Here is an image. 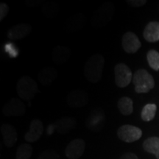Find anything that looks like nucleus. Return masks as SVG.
<instances>
[{
	"label": "nucleus",
	"instance_id": "20e7f679",
	"mask_svg": "<svg viewBox=\"0 0 159 159\" xmlns=\"http://www.w3.org/2000/svg\"><path fill=\"white\" fill-rule=\"evenodd\" d=\"M133 83L136 93H148L155 86L153 77L145 69H139L134 74Z\"/></svg>",
	"mask_w": 159,
	"mask_h": 159
},
{
	"label": "nucleus",
	"instance_id": "7ed1b4c3",
	"mask_svg": "<svg viewBox=\"0 0 159 159\" xmlns=\"http://www.w3.org/2000/svg\"><path fill=\"white\" fill-rule=\"evenodd\" d=\"M16 91L21 99L25 101H30L39 92L36 82L29 76H23L19 80Z\"/></svg>",
	"mask_w": 159,
	"mask_h": 159
},
{
	"label": "nucleus",
	"instance_id": "0eeeda50",
	"mask_svg": "<svg viewBox=\"0 0 159 159\" xmlns=\"http://www.w3.org/2000/svg\"><path fill=\"white\" fill-rule=\"evenodd\" d=\"M27 106L21 99L13 97L4 105L2 113L6 116H21L25 114Z\"/></svg>",
	"mask_w": 159,
	"mask_h": 159
},
{
	"label": "nucleus",
	"instance_id": "423d86ee",
	"mask_svg": "<svg viewBox=\"0 0 159 159\" xmlns=\"http://www.w3.org/2000/svg\"><path fill=\"white\" fill-rule=\"evenodd\" d=\"M133 73L125 63H117L114 68L115 83L119 88H125L133 80Z\"/></svg>",
	"mask_w": 159,
	"mask_h": 159
},
{
	"label": "nucleus",
	"instance_id": "4be33fe9",
	"mask_svg": "<svg viewBox=\"0 0 159 159\" xmlns=\"http://www.w3.org/2000/svg\"><path fill=\"white\" fill-rule=\"evenodd\" d=\"M156 110L157 106L156 104H152V103L147 104L143 108L142 114H141L142 120L145 121V122H150V121L152 120L156 116Z\"/></svg>",
	"mask_w": 159,
	"mask_h": 159
},
{
	"label": "nucleus",
	"instance_id": "aec40b11",
	"mask_svg": "<svg viewBox=\"0 0 159 159\" xmlns=\"http://www.w3.org/2000/svg\"><path fill=\"white\" fill-rule=\"evenodd\" d=\"M118 109L119 112L124 116H129L134 111V102L130 97H121L118 101Z\"/></svg>",
	"mask_w": 159,
	"mask_h": 159
},
{
	"label": "nucleus",
	"instance_id": "1a4fd4ad",
	"mask_svg": "<svg viewBox=\"0 0 159 159\" xmlns=\"http://www.w3.org/2000/svg\"><path fill=\"white\" fill-rule=\"evenodd\" d=\"M89 102L86 91L80 89L71 91L66 97V102L71 108H79L85 106Z\"/></svg>",
	"mask_w": 159,
	"mask_h": 159
},
{
	"label": "nucleus",
	"instance_id": "2eb2a0df",
	"mask_svg": "<svg viewBox=\"0 0 159 159\" xmlns=\"http://www.w3.org/2000/svg\"><path fill=\"white\" fill-rule=\"evenodd\" d=\"M1 133L3 136L4 143L7 148H12L17 141L16 130L9 124H3L1 126Z\"/></svg>",
	"mask_w": 159,
	"mask_h": 159
},
{
	"label": "nucleus",
	"instance_id": "a878e982",
	"mask_svg": "<svg viewBox=\"0 0 159 159\" xmlns=\"http://www.w3.org/2000/svg\"><path fill=\"white\" fill-rule=\"evenodd\" d=\"M37 159H60V156L54 150H45Z\"/></svg>",
	"mask_w": 159,
	"mask_h": 159
},
{
	"label": "nucleus",
	"instance_id": "6ab92c4d",
	"mask_svg": "<svg viewBox=\"0 0 159 159\" xmlns=\"http://www.w3.org/2000/svg\"><path fill=\"white\" fill-rule=\"evenodd\" d=\"M143 148L146 152L154 154L157 159H159V138L150 137L143 143Z\"/></svg>",
	"mask_w": 159,
	"mask_h": 159
},
{
	"label": "nucleus",
	"instance_id": "f3484780",
	"mask_svg": "<svg viewBox=\"0 0 159 159\" xmlns=\"http://www.w3.org/2000/svg\"><path fill=\"white\" fill-rule=\"evenodd\" d=\"M57 71L53 67H46L41 69L38 75L39 81L44 86H49L56 79Z\"/></svg>",
	"mask_w": 159,
	"mask_h": 159
},
{
	"label": "nucleus",
	"instance_id": "bb28decb",
	"mask_svg": "<svg viewBox=\"0 0 159 159\" xmlns=\"http://www.w3.org/2000/svg\"><path fill=\"white\" fill-rule=\"evenodd\" d=\"M9 12V7L7 4L2 2L0 4V21L5 19Z\"/></svg>",
	"mask_w": 159,
	"mask_h": 159
},
{
	"label": "nucleus",
	"instance_id": "f03ea898",
	"mask_svg": "<svg viewBox=\"0 0 159 159\" xmlns=\"http://www.w3.org/2000/svg\"><path fill=\"white\" fill-rule=\"evenodd\" d=\"M115 11L114 4L106 2L100 5L93 13L91 25L94 28L100 29L106 26L112 20Z\"/></svg>",
	"mask_w": 159,
	"mask_h": 159
},
{
	"label": "nucleus",
	"instance_id": "5701e85b",
	"mask_svg": "<svg viewBox=\"0 0 159 159\" xmlns=\"http://www.w3.org/2000/svg\"><path fill=\"white\" fill-rule=\"evenodd\" d=\"M147 59L150 66L155 71H159V52L151 49L147 54Z\"/></svg>",
	"mask_w": 159,
	"mask_h": 159
},
{
	"label": "nucleus",
	"instance_id": "6e6552de",
	"mask_svg": "<svg viewBox=\"0 0 159 159\" xmlns=\"http://www.w3.org/2000/svg\"><path fill=\"white\" fill-rule=\"evenodd\" d=\"M117 136L123 142L131 143L139 140L142 137V131L134 125H125L118 129Z\"/></svg>",
	"mask_w": 159,
	"mask_h": 159
},
{
	"label": "nucleus",
	"instance_id": "dca6fc26",
	"mask_svg": "<svg viewBox=\"0 0 159 159\" xmlns=\"http://www.w3.org/2000/svg\"><path fill=\"white\" fill-rule=\"evenodd\" d=\"M55 130L60 134H66L71 131L76 125V120L74 117L65 116L57 119L54 123Z\"/></svg>",
	"mask_w": 159,
	"mask_h": 159
},
{
	"label": "nucleus",
	"instance_id": "39448f33",
	"mask_svg": "<svg viewBox=\"0 0 159 159\" xmlns=\"http://www.w3.org/2000/svg\"><path fill=\"white\" fill-rule=\"evenodd\" d=\"M106 117L104 110L101 108L93 109L89 114L88 118L85 120L86 128L94 132H99L104 128Z\"/></svg>",
	"mask_w": 159,
	"mask_h": 159
},
{
	"label": "nucleus",
	"instance_id": "4468645a",
	"mask_svg": "<svg viewBox=\"0 0 159 159\" xmlns=\"http://www.w3.org/2000/svg\"><path fill=\"white\" fill-rule=\"evenodd\" d=\"M71 55L69 47L63 45H57L52 51V57L53 61L57 64H63L66 63Z\"/></svg>",
	"mask_w": 159,
	"mask_h": 159
},
{
	"label": "nucleus",
	"instance_id": "7c9ffc66",
	"mask_svg": "<svg viewBox=\"0 0 159 159\" xmlns=\"http://www.w3.org/2000/svg\"><path fill=\"white\" fill-rule=\"evenodd\" d=\"M55 127L54 124H52L50 125H49L48 128H47V134L48 135H52L53 133L55 132Z\"/></svg>",
	"mask_w": 159,
	"mask_h": 159
},
{
	"label": "nucleus",
	"instance_id": "c85d7f7f",
	"mask_svg": "<svg viewBox=\"0 0 159 159\" xmlns=\"http://www.w3.org/2000/svg\"><path fill=\"white\" fill-rule=\"evenodd\" d=\"M146 2H147L145 0H128V1H127V3L129 5L135 7H142V6L144 5Z\"/></svg>",
	"mask_w": 159,
	"mask_h": 159
},
{
	"label": "nucleus",
	"instance_id": "f257e3e1",
	"mask_svg": "<svg viewBox=\"0 0 159 159\" xmlns=\"http://www.w3.org/2000/svg\"><path fill=\"white\" fill-rule=\"evenodd\" d=\"M105 59L100 54H94L89 57L84 68V75L89 82L97 83L102 76Z\"/></svg>",
	"mask_w": 159,
	"mask_h": 159
},
{
	"label": "nucleus",
	"instance_id": "ddd939ff",
	"mask_svg": "<svg viewBox=\"0 0 159 159\" xmlns=\"http://www.w3.org/2000/svg\"><path fill=\"white\" fill-rule=\"evenodd\" d=\"M32 31V27L29 24L21 23L13 26L7 32V37L12 40H19L27 36Z\"/></svg>",
	"mask_w": 159,
	"mask_h": 159
},
{
	"label": "nucleus",
	"instance_id": "412c9836",
	"mask_svg": "<svg viewBox=\"0 0 159 159\" xmlns=\"http://www.w3.org/2000/svg\"><path fill=\"white\" fill-rule=\"evenodd\" d=\"M33 154V147L27 143H23L18 147L16 159H30Z\"/></svg>",
	"mask_w": 159,
	"mask_h": 159
},
{
	"label": "nucleus",
	"instance_id": "a211bd4d",
	"mask_svg": "<svg viewBox=\"0 0 159 159\" xmlns=\"http://www.w3.org/2000/svg\"><path fill=\"white\" fill-rule=\"evenodd\" d=\"M143 36L148 42H156L159 41V22L151 21L145 27Z\"/></svg>",
	"mask_w": 159,
	"mask_h": 159
},
{
	"label": "nucleus",
	"instance_id": "f8f14e48",
	"mask_svg": "<svg viewBox=\"0 0 159 159\" xmlns=\"http://www.w3.org/2000/svg\"><path fill=\"white\" fill-rule=\"evenodd\" d=\"M43 133V125L40 119H34L30 125L29 130L25 135V139L29 143L35 142Z\"/></svg>",
	"mask_w": 159,
	"mask_h": 159
},
{
	"label": "nucleus",
	"instance_id": "9b49d317",
	"mask_svg": "<svg viewBox=\"0 0 159 159\" xmlns=\"http://www.w3.org/2000/svg\"><path fill=\"white\" fill-rule=\"evenodd\" d=\"M122 45L124 50L129 54H134L142 46L139 38L132 32H127L122 36Z\"/></svg>",
	"mask_w": 159,
	"mask_h": 159
},
{
	"label": "nucleus",
	"instance_id": "9d476101",
	"mask_svg": "<svg viewBox=\"0 0 159 159\" xmlns=\"http://www.w3.org/2000/svg\"><path fill=\"white\" fill-rule=\"evenodd\" d=\"M85 142L82 139L71 141L65 150L66 156L69 159H79L84 153Z\"/></svg>",
	"mask_w": 159,
	"mask_h": 159
},
{
	"label": "nucleus",
	"instance_id": "c756f323",
	"mask_svg": "<svg viewBox=\"0 0 159 159\" xmlns=\"http://www.w3.org/2000/svg\"><path fill=\"white\" fill-rule=\"evenodd\" d=\"M119 159H139L138 157L136 154L132 153V152H128V153H125L122 155Z\"/></svg>",
	"mask_w": 159,
	"mask_h": 159
},
{
	"label": "nucleus",
	"instance_id": "393cba45",
	"mask_svg": "<svg viewBox=\"0 0 159 159\" xmlns=\"http://www.w3.org/2000/svg\"><path fill=\"white\" fill-rule=\"evenodd\" d=\"M85 22H86V18L83 14H77L73 16V19L71 20V26L72 30H79L83 27Z\"/></svg>",
	"mask_w": 159,
	"mask_h": 159
},
{
	"label": "nucleus",
	"instance_id": "b1692460",
	"mask_svg": "<svg viewBox=\"0 0 159 159\" xmlns=\"http://www.w3.org/2000/svg\"><path fill=\"white\" fill-rule=\"evenodd\" d=\"M59 11L58 5L57 3L50 2L47 3L43 8V12L44 13L45 16L48 19H52L57 14V12Z\"/></svg>",
	"mask_w": 159,
	"mask_h": 159
},
{
	"label": "nucleus",
	"instance_id": "cd10ccee",
	"mask_svg": "<svg viewBox=\"0 0 159 159\" xmlns=\"http://www.w3.org/2000/svg\"><path fill=\"white\" fill-rule=\"evenodd\" d=\"M5 51L11 55L12 57H16L18 54V52L16 49V47L13 45V43H7L5 46Z\"/></svg>",
	"mask_w": 159,
	"mask_h": 159
}]
</instances>
